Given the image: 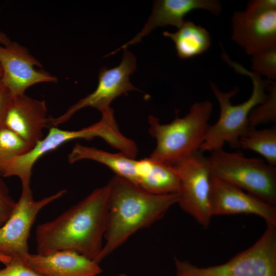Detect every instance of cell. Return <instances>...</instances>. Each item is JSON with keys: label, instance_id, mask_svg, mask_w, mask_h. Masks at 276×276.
<instances>
[{"label": "cell", "instance_id": "obj_6", "mask_svg": "<svg viewBox=\"0 0 276 276\" xmlns=\"http://www.w3.org/2000/svg\"><path fill=\"white\" fill-rule=\"evenodd\" d=\"M175 276H276V226L267 224L250 247L225 263L199 267L174 258Z\"/></svg>", "mask_w": 276, "mask_h": 276}, {"label": "cell", "instance_id": "obj_24", "mask_svg": "<svg viewBox=\"0 0 276 276\" xmlns=\"http://www.w3.org/2000/svg\"><path fill=\"white\" fill-rule=\"evenodd\" d=\"M16 204V202L10 195L7 186L0 178V227L7 221Z\"/></svg>", "mask_w": 276, "mask_h": 276}, {"label": "cell", "instance_id": "obj_30", "mask_svg": "<svg viewBox=\"0 0 276 276\" xmlns=\"http://www.w3.org/2000/svg\"><path fill=\"white\" fill-rule=\"evenodd\" d=\"M118 276H128V275L126 274V273H121L119 274Z\"/></svg>", "mask_w": 276, "mask_h": 276}, {"label": "cell", "instance_id": "obj_13", "mask_svg": "<svg viewBox=\"0 0 276 276\" xmlns=\"http://www.w3.org/2000/svg\"><path fill=\"white\" fill-rule=\"evenodd\" d=\"M47 112L44 100L33 99L25 94L12 96L3 126L33 147L44 137L43 130L49 126Z\"/></svg>", "mask_w": 276, "mask_h": 276}, {"label": "cell", "instance_id": "obj_19", "mask_svg": "<svg viewBox=\"0 0 276 276\" xmlns=\"http://www.w3.org/2000/svg\"><path fill=\"white\" fill-rule=\"evenodd\" d=\"M238 148L254 151L262 155L266 163L276 166V126L258 130L247 129L240 137Z\"/></svg>", "mask_w": 276, "mask_h": 276}, {"label": "cell", "instance_id": "obj_17", "mask_svg": "<svg viewBox=\"0 0 276 276\" xmlns=\"http://www.w3.org/2000/svg\"><path fill=\"white\" fill-rule=\"evenodd\" d=\"M163 35L174 43L178 57L187 59L200 55L210 48L211 37L203 27L185 20L175 33L164 32Z\"/></svg>", "mask_w": 276, "mask_h": 276}, {"label": "cell", "instance_id": "obj_12", "mask_svg": "<svg viewBox=\"0 0 276 276\" xmlns=\"http://www.w3.org/2000/svg\"><path fill=\"white\" fill-rule=\"evenodd\" d=\"M232 28L233 40L249 55L276 45V9L235 11Z\"/></svg>", "mask_w": 276, "mask_h": 276}, {"label": "cell", "instance_id": "obj_7", "mask_svg": "<svg viewBox=\"0 0 276 276\" xmlns=\"http://www.w3.org/2000/svg\"><path fill=\"white\" fill-rule=\"evenodd\" d=\"M171 167L179 180L177 203L204 228H207L213 217L211 209L212 173L208 157L197 150Z\"/></svg>", "mask_w": 276, "mask_h": 276}, {"label": "cell", "instance_id": "obj_27", "mask_svg": "<svg viewBox=\"0 0 276 276\" xmlns=\"http://www.w3.org/2000/svg\"><path fill=\"white\" fill-rule=\"evenodd\" d=\"M12 41L7 36V35L0 31V44L6 46L10 44Z\"/></svg>", "mask_w": 276, "mask_h": 276}, {"label": "cell", "instance_id": "obj_26", "mask_svg": "<svg viewBox=\"0 0 276 276\" xmlns=\"http://www.w3.org/2000/svg\"><path fill=\"white\" fill-rule=\"evenodd\" d=\"M248 9L269 10L276 9L275 0L250 1L247 5Z\"/></svg>", "mask_w": 276, "mask_h": 276}, {"label": "cell", "instance_id": "obj_9", "mask_svg": "<svg viewBox=\"0 0 276 276\" xmlns=\"http://www.w3.org/2000/svg\"><path fill=\"white\" fill-rule=\"evenodd\" d=\"M136 68L134 55L124 49L121 63L108 69L101 68L99 72V82L94 91L71 105L62 115L57 118L49 117V126L57 127L67 121L79 110L92 107L101 112L110 107L111 102L117 97L132 90H139L129 80L130 75Z\"/></svg>", "mask_w": 276, "mask_h": 276}, {"label": "cell", "instance_id": "obj_23", "mask_svg": "<svg viewBox=\"0 0 276 276\" xmlns=\"http://www.w3.org/2000/svg\"><path fill=\"white\" fill-rule=\"evenodd\" d=\"M0 276H42L28 264L27 260L13 258L0 269Z\"/></svg>", "mask_w": 276, "mask_h": 276}, {"label": "cell", "instance_id": "obj_4", "mask_svg": "<svg viewBox=\"0 0 276 276\" xmlns=\"http://www.w3.org/2000/svg\"><path fill=\"white\" fill-rule=\"evenodd\" d=\"M212 110V103L205 100L195 102L186 115L179 118L176 114L168 124H161L156 117L149 116L148 131L156 141L149 157L172 166L199 150L210 126Z\"/></svg>", "mask_w": 276, "mask_h": 276}, {"label": "cell", "instance_id": "obj_22", "mask_svg": "<svg viewBox=\"0 0 276 276\" xmlns=\"http://www.w3.org/2000/svg\"><path fill=\"white\" fill-rule=\"evenodd\" d=\"M253 72L268 80L276 79V45L261 50L251 55Z\"/></svg>", "mask_w": 276, "mask_h": 276}, {"label": "cell", "instance_id": "obj_3", "mask_svg": "<svg viewBox=\"0 0 276 276\" xmlns=\"http://www.w3.org/2000/svg\"><path fill=\"white\" fill-rule=\"evenodd\" d=\"M224 60L237 73L250 78L252 91L246 101L235 105L232 104L231 99L239 92L238 87L229 91L223 92L216 84L210 82L211 90L219 103L220 115L218 121L208 128L204 140L199 149L202 153L223 148L225 143L232 148H238L239 139L248 127V118L250 111L263 103L267 96L266 91L269 80H263L261 76L246 70L228 57H226Z\"/></svg>", "mask_w": 276, "mask_h": 276}, {"label": "cell", "instance_id": "obj_28", "mask_svg": "<svg viewBox=\"0 0 276 276\" xmlns=\"http://www.w3.org/2000/svg\"><path fill=\"white\" fill-rule=\"evenodd\" d=\"M11 259L10 258L0 253V262L4 264L5 265L8 263Z\"/></svg>", "mask_w": 276, "mask_h": 276}, {"label": "cell", "instance_id": "obj_11", "mask_svg": "<svg viewBox=\"0 0 276 276\" xmlns=\"http://www.w3.org/2000/svg\"><path fill=\"white\" fill-rule=\"evenodd\" d=\"M211 209L212 216L255 214L266 224L276 226V205L245 192L239 187L212 174Z\"/></svg>", "mask_w": 276, "mask_h": 276}, {"label": "cell", "instance_id": "obj_8", "mask_svg": "<svg viewBox=\"0 0 276 276\" xmlns=\"http://www.w3.org/2000/svg\"><path fill=\"white\" fill-rule=\"evenodd\" d=\"M66 192L61 190L39 200L34 199L31 187L22 188L19 199L6 223L0 227V253L10 258L27 260L28 239L40 211Z\"/></svg>", "mask_w": 276, "mask_h": 276}, {"label": "cell", "instance_id": "obj_2", "mask_svg": "<svg viewBox=\"0 0 276 276\" xmlns=\"http://www.w3.org/2000/svg\"><path fill=\"white\" fill-rule=\"evenodd\" d=\"M107 183L108 223L99 264L136 232L163 218L179 200L178 193L154 194L116 175Z\"/></svg>", "mask_w": 276, "mask_h": 276}, {"label": "cell", "instance_id": "obj_16", "mask_svg": "<svg viewBox=\"0 0 276 276\" xmlns=\"http://www.w3.org/2000/svg\"><path fill=\"white\" fill-rule=\"evenodd\" d=\"M83 159L92 160L102 164L114 172V175L136 185L139 160L120 152L110 153L94 147L76 143L67 155L68 162L73 164Z\"/></svg>", "mask_w": 276, "mask_h": 276}, {"label": "cell", "instance_id": "obj_15", "mask_svg": "<svg viewBox=\"0 0 276 276\" xmlns=\"http://www.w3.org/2000/svg\"><path fill=\"white\" fill-rule=\"evenodd\" d=\"M27 262L42 276H97L102 272L99 263L68 250L46 255L30 254Z\"/></svg>", "mask_w": 276, "mask_h": 276}, {"label": "cell", "instance_id": "obj_21", "mask_svg": "<svg viewBox=\"0 0 276 276\" xmlns=\"http://www.w3.org/2000/svg\"><path fill=\"white\" fill-rule=\"evenodd\" d=\"M265 100L256 106L250 112L248 118L249 128H256L261 124L276 121V83L269 80Z\"/></svg>", "mask_w": 276, "mask_h": 276}, {"label": "cell", "instance_id": "obj_1", "mask_svg": "<svg viewBox=\"0 0 276 276\" xmlns=\"http://www.w3.org/2000/svg\"><path fill=\"white\" fill-rule=\"evenodd\" d=\"M109 195L107 183L54 219L38 225L37 253L46 255L68 250L99 263L107 227Z\"/></svg>", "mask_w": 276, "mask_h": 276}, {"label": "cell", "instance_id": "obj_20", "mask_svg": "<svg viewBox=\"0 0 276 276\" xmlns=\"http://www.w3.org/2000/svg\"><path fill=\"white\" fill-rule=\"evenodd\" d=\"M33 147L15 133L3 126L0 129V174L13 158L23 155Z\"/></svg>", "mask_w": 276, "mask_h": 276}, {"label": "cell", "instance_id": "obj_14", "mask_svg": "<svg viewBox=\"0 0 276 276\" xmlns=\"http://www.w3.org/2000/svg\"><path fill=\"white\" fill-rule=\"evenodd\" d=\"M204 9L218 16L222 11V5L217 0H157L154 3L151 14L143 29L127 43L111 52V55L122 49L141 41L153 29L168 25L179 28L183 24L185 16L196 9Z\"/></svg>", "mask_w": 276, "mask_h": 276}, {"label": "cell", "instance_id": "obj_25", "mask_svg": "<svg viewBox=\"0 0 276 276\" xmlns=\"http://www.w3.org/2000/svg\"><path fill=\"white\" fill-rule=\"evenodd\" d=\"M12 95L0 80V129L3 127L5 113Z\"/></svg>", "mask_w": 276, "mask_h": 276}, {"label": "cell", "instance_id": "obj_10", "mask_svg": "<svg viewBox=\"0 0 276 276\" xmlns=\"http://www.w3.org/2000/svg\"><path fill=\"white\" fill-rule=\"evenodd\" d=\"M0 64L3 76L0 80L12 96L25 94L30 86L41 82L56 83V76L38 70L41 63L30 54L28 50L12 41L8 45L0 44Z\"/></svg>", "mask_w": 276, "mask_h": 276}, {"label": "cell", "instance_id": "obj_18", "mask_svg": "<svg viewBox=\"0 0 276 276\" xmlns=\"http://www.w3.org/2000/svg\"><path fill=\"white\" fill-rule=\"evenodd\" d=\"M145 168L138 187L154 194L179 193V178L172 167L149 157L145 158Z\"/></svg>", "mask_w": 276, "mask_h": 276}, {"label": "cell", "instance_id": "obj_5", "mask_svg": "<svg viewBox=\"0 0 276 276\" xmlns=\"http://www.w3.org/2000/svg\"><path fill=\"white\" fill-rule=\"evenodd\" d=\"M208 159L213 175L276 205L275 166L223 148L212 151Z\"/></svg>", "mask_w": 276, "mask_h": 276}, {"label": "cell", "instance_id": "obj_29", "mask_svg": "<svg viewBox=\"0 0 276 276\" xmlns=\"http://www.w3.org/2000/svg\"><path fill=\"white\" fill-rule=\"evenodd\" d=\"M2 76H3V70H2L1 65L0 64V80L2 79Z\"/></svg>", "mask_w": 276, "mask_h": 276}]
</instances>
